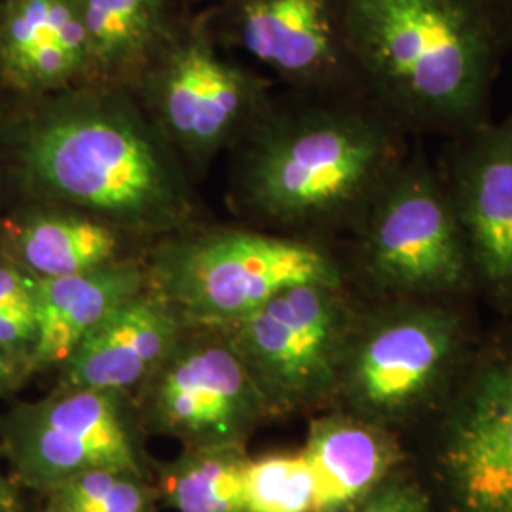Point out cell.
I'll return each instance as SVG.
<instances>
[{
    "mask_svg": "<svg viewBox=\"0 0 512 512\" xmlns=\"http://www.w3.org/2000/svg\"><path fill=\"white\" fill-rule=\"evenodd\" d=\"M27 374H29L27 366L18 363L14 357H10L4 349L0 348V397L12 393Z\"/></svg>",
    "mask_w": 512,
    "mask_h": 512,
    "instance_id": "obj_25",
    "label": "cell"
},
{
    "mask_svg": "<svg viewBox=\"0 0 512 512\" xmlns=\"http://www.w3.org/2000/svg\"><path fill=\"white\" fill-rule=\"evenodd\" d=\"M2 440L19 480L40 492L92 471L145 476V459L126 393L61 387L21 404Z\"/></svg>",
    "mask_w": 512,
    "mask_h": 512,
    "instance_id": "obj_9",
    "label": "cell"
},
{
    "mask_svg": "<svg viewBox=\"0 0 512 512\" xmlns=\"http://www.w3.org/2000/svg\"><path fill=\"white\" fill-rule=\"evenodd\" d=\"M118 230L78 209H31L6 226L0 255L37 279L82 274L120 260Z\"/></svg>",
    "mask_w": 512,
    "mask_h": 512,
    "instance_id": "obj_18",
    "label": "cell"
},
{
    "mask_svg": "<svg viewBox=\"0 0 512 512\" xmlns=\"http://www.w3.org/2000/svg\"><path fill=\"white\" fill-rule=\"evenodd\" d=\"M492 2H494L495 10H497V16L501 19L507 46L512 52V0H492Z\"/></svg>",
    "mask_w": 512,
    "mask_h": 512,
    "instance_id": "obj_26",
    "label": "cell"
},
{
    "mask_svg": "<svg viewBox=\"0 0 512 512\" xmlns=\"http://www.w3.org/2000/svg\"><path fill=\"white\" fill-rule=\"evenodd\" d=\"M150 279L186 327L226 329L304 283H348L329 243L279 232L219 230L167 243Z\"/></svg>",
    "mask_w": 512,
    "mask_h": 512,
    "instance_id": "obj_5",
    "label": "cell"
},
{
    "mask_svg": "<svg viewBox=\"0 0 512 512\" xmlns=\"http://www.w3.org/2000/svg\"><path fill=\"white\" fill-rule=\"evenodd\" d=\"M302 452L315 478L313 512H348L384 482L399 454L376 423L346 416L315 421Z\"/></svg>",
    "mask_w": 512,
    "mask_h": 512,
    "instance_id": "obj_17",
    "label": "cell"
},
{
    "mask_svg": "<svg viewBox=\"0 0 512 512\" xmlns=\"http://www.w3.org/2000/svg\"><path fill=\"white\" fill-rule=\"evenodd\" d=\"M458 512H512V349L471 368L442 446Z\"/></svg>",
    "mask_w": 512,
    "mask_h": 512,
    "instance_id": "obj_11",
    "label": "cell"
},
{
    "mask_svg": "<svg viewBox=\"0 0 512 512\" xmlns=\"http://www.w3.org/2000/svg\"><path fill=\"white\" fill-rule=\"evenodd\" d=\"M88 37L93 69L126 73L135 67L162 27V0H74Z\"/></svg>",
    "mask_w": 512,
    "mask_h": 512,
    "instance_id": "obj_19",
    "label": "cell"
},
{
    "mask_svg": "<svg viewBox=\"0 0 512 512\" xmlns=\"http://www.w3.org/2000/svg\"><path fill=\"white\" fill-rule=\"evenodd\" d=\"M239 37L249 54L304 92L370 99L342 0H243Z\"/></svg>",
    "mask_w": 512,
    "mask_h": 512,
    "instance_id": "obj_12",
    "label": "cell"
},
{
    "mask_svg": "<svg viewBox=\"0 0 512 512\" xmlns=\"http://www.w3.org/2000/svg\"><path fill=\"white\" fill-rule=\"evenodd\" d=\"M361 310L348 283H304L219 330L238 351L270 412H281L338 391Z\"/></svg>",
    "mask_w": 512,
    "mask_h": 512,
    "instance_id": "obj_7",
    "label": "cell"
},
{
    "mask_svg": "<svg viewBox=\"0 0 512 512\" xmlns=\"http://www.w3.org/2000/svg\"><path fill=\"white\" fill-rule=\"evenodd\" d=\"M23 181L46 202L126 230H169L190 213L181 171L124 95L54 97L25 122Z\"/></svg>",
    "mask_w": 512,
    "mask_h": 512,
    "instance_id": "obj_3",
    "label": "cell"
},
{
    "mask_svg": "<svg viewBox=\"0 0 512 512\" xmlns=\"http://www.w3.org/2000/svg\"><path fill=\"white\" fill-rule=\"evenodd\" d=\"M147 272L116 260L82 274L38 279L31 372L61 366L110 313L148 289Z\"/></svg>",
    "mask_w": 512,
    "mask_h": 512,
    "instance_id": "obj_16",
    "label": "cell"
},
{
    "mask_svg": "<svg viewBox=\"0 0 512 512\" xmlns=\"http://www.w3.org/2000/svg\"><path fill=\"white\" fill-rule=\"evenodd\" d=\"M247 463L243 450H184L158 494L177 512H245Z\"/></svg>",
    "mask_w": 512,
    "mask_h": 512,
    "instance_id": "obj_20",
    "label": "cell"
},
{
    "mask_svg": "<svg viewBox=\"0 0 512 512\" xmlns=\"http://www.w3.org/2000/svg\"><path fill=\"white\" fill-rule=\"evenodd\" d=\"M348 238L351 270L376 300H458L476 289L439 167L418 148L368 203Z\"/></svg>",
    "mask_w": 512,
    "mask_h": 512,
    "instance_id": "obj_4",
    "label": "cell"
},
{
    "mask_svg": "<svg viewBox=\"0 0 512 512\" xmlns=\"http://www.w3.org/2000/svg\"><path fill=\"white\" fill-rule=\"evenodd\" d=\"M0 512H18L16 492L0 471Z\"/></svg>",
    "mask_w": 512,
    "mask_h": 512,
    "instance_id": "obj_27",
    "label": "cell"
},
{
    "mask_svg": "<svg viewBox=\"0 0 512 512\" xmlns=\"http://www.w3.org/2000/svg\"><path fill=\"white\" fill-rule=\"evenodd\" d=\"M37 287L35 275L0 255V348L29 372L37 340Z\"/></svg>",
    "mask_w": 512,
    "mask_h": 512,
    "instance_id": "obj_23",
    "label": "cell"
},
{
    "mask_svg": "<svg viewBox=\"0 0 512 512\" xmlns=\"http://www.w3.org/2000/svg\"><path fill=\"white\" fill-rule=\"evenodd\" d=\"M46 512H152L160 497L145 476L124 471H92L48 492Z\"/></svg>",
    "mask_w": 512,
    "mask_h": 512,
    "instance_id": "obj_22",
    "label": "cell"
},
{
    "mask_svg": "<svg viewBox=\"0 0 512 512\" xmlns=\"http://www.w3.org/2000/svg\"><path fill=\"white\" fill-rule=\"evenodd\" d=\"M154 99L167 135L196 162L215 156L236 129L255 124L266 110L255 80L202 42L167 57Z\"/></svg>",
    "mask_w": 512,
    "mask_h": 512,
    "instance_id": "obj_13",
    "label": "cell"
},
{
    "mask_svg": "<svg viewBox=\"0 0 512 512\" xmlns=\"http://www.w3.org/2000/svg\"><path fill=\"white\" fill-rule=\"evenodd\" d=\"M348 512H429V507L416 488L384 480Z\"/></svg>",
    "mask_w": 512,
    "mask_h": 512,
    "instance_id": "obj_24",
    "label": "cell"
},
{
    "mask_svg": "<svg viewBox=\"0 0 512 512\" xmlns=\"http://www.w3.org/2000/svg\"><path fill=\"white\" fill-rule=\"evenodd\" d=\"M412 137L363 97L264 110L239 169L241 202L275 232L348 236L412 152Z\"/></svg>",
    "mask_w": 512,
    "mask_h": 512,
    "instance_id": "obj_1",
    "label": "cell"
},
{
    "mask_svg": "<svg viewBox=\"0 0 512 512\" xmlns=\"http://www.w3.org/2000/svg\"><path fill=\"white\" fill-rule=\"evenodd\" d=\"M456 302L399 298L363 306L338 382L361 416H403L458 370L469 329Z\"/></svg>",
    "mask_w": 512,
    "mask_h": 512,
    "instance_id": "obj_6",
    "label": "cell"
},
{
    "mask_svg": "<svg viewBox=\"0 0 512 512\" xmlns=\"http://www.w3.org/2000/svg\"><path fill=\"white\" fill-rule=\"evenodd\" d=\"M476 289L512 308V109L446 139L439 160Z\"/></svg>",
    "mask_w": 512,
    "mask_h": 512,
    "instance_id": "obj_10",
    "label": "cell"
},
{
    "mask_svg": "<svg viewBox=\"0 0 512 512\" xmlns=\"http://www.w3.org/2000/svg\"><path fill=\"white\" fill-rule=\"evenodd\" d=\"M93 69L74 0H2L0 74L19 92H57Z\"/></svg>",
    "mask_w": 512,
    "mask_h": 512,
    "instance_id": "obj_15",
    "label": "cell"
},
{
    "mask_svg": "<svg viewBox=\"0 0 512 512\" xmlns=\"http://www.w3.org/2000/svg\"><path fill=\"white\" fill-rule=\"evenodd\" d=\"M315 478L304 452L249 459L245 512H313Z\"/></svg>",
    "mask_w": 512,
    "mask_h": 512,
    "instance_id": "obj_21",
    "label": "cell"
},
{
    "mask_svg": "<svg viewBox=\"0 0 512 512\" xmlns=\"http://www.w3.org/2000/svg\"><path fill=\"white\" fill-rule=\"evenodd\" d=\"M370 101L412 139L488 122L509 46L492 0H342Z\"/></svg>",
    "mask_w": 512,
    "mask_h": 512,
    "instance_id": "obj_2",
    "label": "cell"
},
{
    "mask_svg": "<svg viewBox=\"0 0 512 512\" xmlns=\"http://www.w3.org/2000/svg\"><path fill=\"white\" fill-rule=\"evenodd\" d=\"M186 325L156 289L135 294L90 332L61 365V387L128 393L175 348Z\"/></svg>",
    "mask_w": 512,
    "mask_h": 512,
    "instance_id": "obj_14",
    "label": "cell"
},
{
    "mask_svg": "<svg viewBox=\"0 0 512 512\" xmlns=\"http://www.w3.org/2000/svg\"><path fill=\"white\" fill-rule=\"evenodd\" d=\"M186 334L139 385V418L184 450H243L270 414L238 351L219 329Z\"/></svg>",
    "mask_w": 512,
    "mask_h": 512,
    "instance_id": "obj_8",
    "label": "cell"
}]
</instances>
